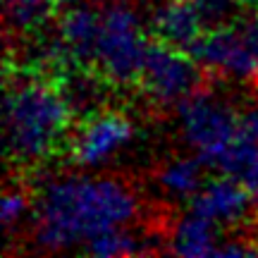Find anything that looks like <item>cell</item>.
Instances as JSON below:
<instances>
[{
    "label": "cell",
    "instance_id": "1",
    "mask_svg": "<svg viewBox=\"0 0 258 258\" xmlns=\"http://www.w3.org/2000/svg\"><path fill=\"white\" fill-rule=\"evenodd\" d=\"M139 213L134 189L115 177H67L43 189L34 244L41 251H64L86 244L112 227H127Z\"/></svg>",
    "mask_w": 258,
    "mask_h": 258
},
{
    "label": "cell",
    "instance_id": "2",
    "mask_svg": "<svg viewBox=\"0 0 258 258\" xmlns=\"http://www.w3.org/2000/svg\"><path fill=\"white\" fill-rule=\"evenodd\" d=\"M74 110L62 86L46 79L12 82L5 86V141L15 163H38L64 139Z\"/></svg>",
    "mask_w": 258,
    "mask_h": 258
},
{
    "label": "cell",
    "instance_id": "3",
    "mask_svg": "<svg viewBox=\"0 0 258 258\" xmlns=\"http://www.w3.org/2000/svg\"><path fill=\"white\" fill-rule=\"evenodd\" d=\"M148 50V38L137 12L115 3L101 12V36L96 48V72L103 77L105 84L112 86H132L139 84L144 60Z\"/></svg>",
    "mask_w": 258,
    "mask_h": 258
},
{
    "label": "cell",
    "instance_id": "4",
    "mask_svg": "<svg viewBox=\"0 0 258 258\" xmlns=\"http://www.w3.org/2000/svg\"><path fill=\"white\" fill-rule=\"evenodd\" d=\"M179 129L186 146L196 151L206 167H213L237 137L239 112L208 91H196L177 105Z\"/></svg>",
    "mask_w": 258,
    "mask_h": 258
},
{
    "label": "cell",
    "instance_id": "5",
    "mask_svg": "<svg viewBox=\"0 0 258 258\" xmlns=\"http://www.w3.org/2000/svg\"><path fill=\"white\" fill-rule=\"evenodd\" d=\"M203 82H206L203 67L186 50L170 46L160 38L148 41L139 84L151 98V103L160 108L179 105L191 93L201 91Z\"/></svg>",
    "mask_w": 258,
    "mask_h": 258
},
{
    "label": "cell",
    "instance_id": "6",
    "mask_svg": "<svg viewBox=\"0 0 258 258\" xmlns=\"http://www.w3.org/2000/svg\"><path fill=\"white\" fill-rule=\"evenodd\" d=\"M186 53L203 70H213V72H220L232 79H241V82L258 79V55L253 53V48L239 27L227 24V27L203 31L186 48Z\"/></svg>",
    "mask_w": 258,
    "mask_h": 258
},
{
    "label": "cell",
    "instance_id": "7",
    "mask_svg": "<svg viewBox=\"0 0 258 258\" xmlns=\"http://www.w3.org/2000/svg\"><path fill=\"white\" fill-rule=\"evenodd\" d=\"M134 139V122L122 112H93L74 134L70 158L74 165L98 167Z\"/></svg>",
    "mask_w": 258,
    "mask_h": 258
},
{
    "label": "cell",
    "instance_id": "8",
    "mask_svg": "<svg viewBox=\"0 0 258 258\" xmlns=\"http://www.w3.org/2000/svg\"><path fill=\"white\" fill-rule=\"evenodd\" d=\"M253 199L237 177L225 175L222 179L203 184L189 201V211L203 215L218 225H234L249 215Z\"/></svg>",
    "mask_w": 258,
    "mask_h": 258
},
{
    "label": "cell",
    "instance_id": "9",
    "mask_svg": "<svg viewBox=\"0 0 258 258\" xmlns=\"http://www.w3.org/2000/svg\"><path fill=\"white\" fill-rule=\"evenodd\" d=\"M57 36L62 41L70 62L84 70H93L98 36H101V12L86 8V5H74L70 10H62Z\"/></svg>",
    "mask_w": 258,
    "mask_h": 258
},
{
    "label": "cell",
    "instance_id": "10",
    "mask_svg": "<svg viewBox=\"0 0 258 258\" xmlns=\"http://www.w3.org/2000/svg\"><path fill=\"white\" fill-rule=\"evenodd\" d=\"M203 31V22L191 0H163L153 15L156 38L182 50L191 46Z\"/></svg>",
    "mask_w": 258,
    "mask_h": 258
},
{
    "label": "cell",
    "instance_id": "11",
    "mask_svg": "<svg viewBox=\"0 0 258 258\" xmlns=\"http://www.w3.org/2000/svg\"><path fill=\"white\" fill-rule=\"evenodd\" d=\"M220 244V225L189 211V215H184L175 225V230L170 234V241H167V251L189 258L215 256Z\"/></svg>",
    "mask_w": 258,
    "mask_h": 258
},
{
    "label": "cell",
    "instance_id": "12",
    "mask_svg": "<svg viewBox=\"0 0 258 258\" xmlns=\"http://www.w3.org/2000/svg\"><path fill=\"white\" fill-rule=\"evenodd\" d=\"M203 172H206V163L199 156L177 158V160H170L158 170V184L170 196L191 199L203 186Z\"/></svg>",
    "mask_w": 258,
    "mask_h": 258
},
{
    "label": "cell",
    "instance_id": "13",
    "mask_svg": "<svg viewBox=\"0 0 258 258\" xmlns=\"http://www.w3.org/2000/svg\"><path fill=\"white\" fill-rule=\"evenodd\" d=\"M84 253L96 258H115V256H134V253H151V251H160L158 246L148 244V239H141L127 227H112V230L103 232L98 237L89 239L82 246Z\"/></svg>",
    "mask_w": 258,
    "mask_h": 258
},
{
    "label": "cell",
    "instance_id": "14",
    "mask_svg": "<svg viewBox=\"0 0 258 258\" xmlns=\"http://www.w3.org/2000/svg\"><path fill=\"white\" fill-rule=\"evenodd\" d=\"M5 19L12 31H38L57 12L53 0H3Z\"/></svg>",
    "mask_w": 258,
    "mask_h": 258
},
{
    "label": "cell",
    "instance_id": "15",
    "mask_svg": "<svg viewBox=\"0 0 258 258\" xmlns=\"http://www.w3.org/2000/svg\"><path fill=\"white\" fill-rule=\"evenodd\" d=\"M29 213V194L22 186H8L0 199V222L8 234H12L15 227H19L22 218Z\"/></svg>",
    "mask_w": 258,
    "mask_h": 258
},
{
    "label": "cell",
    "instance_id": "16",
    "mask_svg": "<svg viewBox=\"0 0 258 258\" xmlns=\"http://www.w3.org/2000/svg\"><path fill=\"white\" fill-rule=\"evenodd\" d=\"M241 184L246 186V191L253 199V206H258V148L251 153V158L246 160V165L241 167V172L237 175Z\"/></svg>",
    "mask_w": 258,
    "mask_h": 258
},
{
    "label": "cell",
    "instance_id": "17",
    "mask_svg": "<svg viewBox=\"0 0 258 258\" xmlns=\"http://www.w3.org/2000/svg\"><path fill=\"white\" fill-rule=\"evenodd\" d=\"M55 10H70L74 5H82V0H53Z\"/></svg>",
    "mask_w": 258,
    "mask_h": 258
},
{
    "label": "cell",
    "instance_id": "18",
    "mask_svg": "<svg viewBox=\"0 0 258 258\" xmlns=\"http://www.w3.org/2000/svg\"><path fill=\"white\" fill-rule=\"evenodd\" d=\"M256 230H258V227H256ZM256 241H258V239H256Z\"/></svg>",
    "mask_w": 258,
    "mask_h": 258
}]
</instances>
